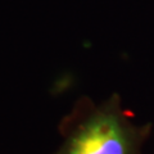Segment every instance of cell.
<instances>
[{
	"instance_id": "1",
	"label": "cell",
	"mask_w": 154,
	"mask_h": 154,
	"mask_svg": "<svg viewBox=\"0 0 154 154\" xmlns=\"http://www.w3.org/2000/svg\"><path fill=\"white\" fill-rule=\"evenodd\" d=\"M62 143L51 154H143L152 125H140L113 94L100 103L79 99L58 126Z\"/></svg>"
}]
</instances>
